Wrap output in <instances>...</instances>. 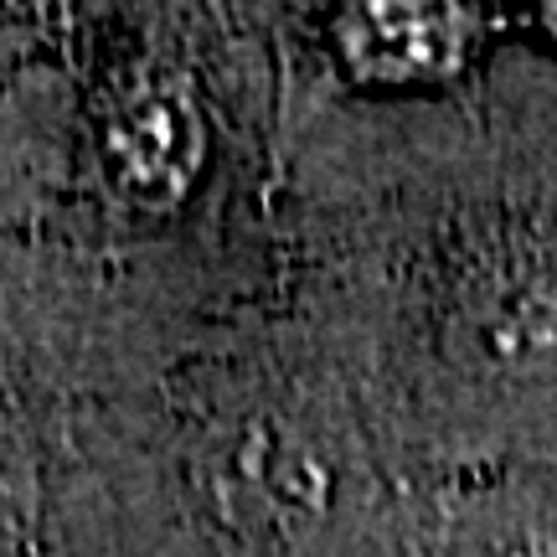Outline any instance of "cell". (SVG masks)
I'll list each match as a JSON object with an SVG mask.
<instances>
[{
  "label": "cell",
  "instance_id": "6da1fadb",
  "mask_svg": "<svg viewBox=\"0 0 557 557\" xmlns=\"http://www.w3.org/2000/svg\"><path fill=\"white\" fill-rule=\"evenodd\" d=\"M470 26L459 11H418V5H361L341 16V47L361 73L408 78L434 73L465 52Z\"/></svg>",
  "mask_w": 557,
  "mask_h": 557
}]
</instances>
